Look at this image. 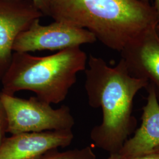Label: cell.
Wrapping results in <instances>:
<instances>
[{
	"instance_id": "obj_13",
	"label": "cell",
	"mask_w": 159,
	"mask_h": 159,
	"mask_svg": "<svg viewBox=\"0 0 159 159\" xmlns=\"http://www.w3.org/2000/svg\"><path fill=\"white\" fill-rule=\"evenodd\" d=\"M130 159H159V153H150Z\"/></svg>"
},
{
	"instance_id": "obj_4",
	"label": "cell",
	"mask_w": 159,
	"mask_h": 159,
	"mask_svg": "<svg viewBox=\"0 0 159 159\" xmlns=\"http://www.w3.org/2000/svg\"><path fill=\"white\" fill-rule=\"evenodd\" d=\"M8 121V133L72 130L74 119L68 106L54 108L37 97L24 99L0 92Z\"/></svg>"
},
{
	"instance_id": "obj_14",
	"label": "cell",
	"mask_w": 159,
	"mask_h": 159,
	"mask_svg": "<svg viewBox=\"0 0 159 159\" xmlns=\"http://www.w3.org/2000/svg\"><path fill=\"white\" fill-rule=\"evenodd\" d=\"M153 7L156 12L158 18V22H159V0H154V4Z\"/></svg>"
},
{
	"instance_id": "obj_18",
	"label": "cell",
	"mask_w": 159,
	"mask_h": 159,
	"mask_svg": "<svg viewBox=\"0 0 159 159\" xmlns=\"http://www.w3.org/2000/svg\"><path fill=\"white\" fill-rule=\"evenodd\" d=\"M141 1H143V2H144L150 4V0H141Z\"/></svg>"
},
{
	"instance_id": "obj_10",
	"label": "cell",
	"mask_w": 159,
	"mask_h": 159,
	"mask_svg": "<svg viewBox=\"0 0 159 159\" xmlns=\"http://www.w3.org/2000/svg\"><path fill=\"white\" fill-rule=\"evenodd\" d=\"M39 159H96V155L91 146H87L80 149L75 148L64 152L54 150Z\"/></svg>"
},
{
	"instance_id": "obj_2",
	"label": "cell",
	"mask_w": 159,
	"mask_h": 159,
	"mask_svg": "<svg viewBox=\"0 0 159 159\" xmlns=\"http://www.w3.org/2000/svg\"><path fill=\"white\" fill-rule=\"evenodd\" d=\"M48 16L89 30L104 46L119 52L158 23L153 7L141 0H50Z\"/></svg>"
},
{
	"instance_id": "obj_17",
	"label": "cell",
	"mask_w": 159,
	"mask_h": 159,
	"mask_svg": "<svg viewBox=\"0 0 159 159\" xmlns=\"http://www.w3.org/2000/svg\"><path fill=\"white\" fill-rule=\"evenodd\" d=\"M151 153H159V147L155 148Z\"/></svg>"
},
{
	"instance_id": "obj_16",
	"label": "cell",
	"mask_w": 159,
	"mask_h": 159,
	"mask_svg": "<svg viewBox=\"0 0 159 159\" xmlns=\"http://www.w3.org/2000/svg\"><path fill=\"white\" fill-rule=\"evenodd\" d=\"M155 31H156L157 35L158 36V37L159 38V22L157 23V24L155 26Z\"/></svg>"
},
{
	"instance_id": "obj_11",
	"label": "cell",
	"mask_w": 159,
	"mask_h": 159,
	"mask_svg": "<svg viewBox=\"0 0 159 159\" xmlns=\"http://www.w3.org/2000/svg\"><path fill=\"white\" fill-rule=\"evenodd\" d=\"M8 121L7 114L0 97V146L7 137L6 134L8 133Z\"/></svg>"
},
{
	"instance_id": "obj_6",
	"label": "cell",
	"mask_w": 159,
	"mask_h": 159,
	"mask_svg": "<svg viewBox=\"0 0 159 159\" xmlns=\"http://www.w3.org/2000/svg\"><path fill=\"white\" fill-rule=\"evenodd\" d=\"M43 16L31 0H0V82L10 65L17 36Z\"/></svg>"
},
{
	"instance_id": "obj_9",
	"label": "cell",
	"mask_w": 159,
	"mask_h": 159,
	"mask_svg": "<svg viewBox=\"0 0 159 159\" xmlns=\"http://www.w3.org/2000/svg\"><path fill=\"white\" fill-rule=\"evenodd\" d=\"M147 103L143 108L142 123L118 153L123 159L150 153L159 147V102L153 87L148 85Z\"/></svg>"
},
{
	"instance_id": "obj_3",
	"label": "cell",
	"mask_w": 159,
	"mask_h": 159,
	"mask_svg": "<svg viewBox=\"0 0 159 159\" xmlns=\"http://www.w3.org/2000/svg\"><path fill=\"white\" fill-rule=\"evenodd\" d=\"M87 62V56L80 47L44 57L14 52L0 82L1 92L14 96L20 91H32L40 100L58 104L66 98L78 73L85 70Z\"/></svg>"
},
{
	"instance_id": "obj_5",
	"label": "cell",
	"mask_w": 159,
	"mask_h": 159,
	"mask_svg": "<svg viewBox=\"0 0 159 159\" xmlns=\"http://www.w3.org/2000/svg\"><path fill=\"white\" fill-rule=\"evenodd\" d=\"M95 35L87 30L54 21L43 25L40 19L34 20L28 29L18 34L14 52H30L43 50L61 51L96 41Z\"/></svg>"
},
{
	"instance_id": "obj_7",
	"label": "cell",
	"mask_w": 159,
	"mask_h": 159,
	"mask_svg": "<svg viewBox=\"0 0 159 159\" xmlns=\"http://www.w3.org/2000/svg\"><path fill=\"white\" fill-rule=\"evenodd\" d=\"M132 77L146 80L159 102V38L155 27L139 34L120 51Z\"/></svg>"
},
{
	"instance_id": "obj_12",
	"label": "cell",
	"mask_w": 159,
	"mask_h": 159,
	"mask_svg": "<svg viewBox=\"0 0 159 159\" xmlns=\"http://www.w3.org/2000/svg\"><path fill=\"white\" fill-rule=\"evenodd\" d=\"M45 16H48L50 0H31Z\"/></svg>"
},
{
	"instance_id": "obj_1",
	"label": "cell",
	"mask_w": 159,
	"mask_h": 159,
	"mask_svg": "<svg viewBox=\"0 0 159 159\" xmlns=\"http://www.w3.org/2000/svg\"><path fill=\"white\" fill-rule=\"evenodd\" d=\"M88 65L84 84L88 102L102 113V121L93 128L90 138L97 148L118 153L136 126L132 114L134 98L148 83L132 77L121 58L110 67L102 58L90 55Z\"/></svg>"
},
{
	"instance_id": "obj_8",
	"label": "cell",
	"mask_w": 159,
	"mask_h": 159,
	"mask_svg": "<svg viewBox=\"0 0 159 159\" xmlns=\"http://www.w3.org/2000/svg\"><path fill=\"white\" fill-rule=\"evenodd\" d=\"M73 139L72 130L12 134L0 146V159H39L50 151L70 146Z\"/></svg>"
},
{
	"instance_id": "obj_15",
	"label": "cell",
	"mask_w": 159,
	"mask_h": 159,
	"mask_svg": "<svg viewBox=\"0 0 159 159\" xmlns=\"http://www.w3.org/2000/svg\"><path fill=\"white\" fill-rule=\"evenodd\" d=\"M106 159H123L121 157L119 153L110 154V156Z\"/></svg>"
}]
</instances>
